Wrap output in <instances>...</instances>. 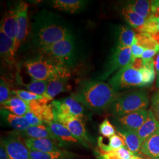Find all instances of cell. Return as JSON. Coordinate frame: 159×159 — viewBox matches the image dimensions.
Masks as SVG:
<instances>
[{"label": "cell", "instance_id": "1", "mask_svg": "<svg viewBox=\"0 0 159 159\" xmlns=\"http://www.w3.org/2000/svg\"><path fill=\"white\" fill-rule=\"evenodd\" d=\"M119 93L104 82H82L71 96L83 106L97 113L107 110Z\"/></svg>", "mask_w": 159, "mask_h": 159}, {"label": "cell", "instance_id": "2", "mask_svg": "<svg viewBox=\"0 0 159 159\" xmlns=\"http://www.w3.org/2000/svg\"><path fill=\"white\" fill-rule=\"evenodd\" d=\"M33 27V40L40 51L72 36L64 23L50 13L45 12L37 17Z\"/></svg>", "mask_w": 159, "mask_h": 159}, {"label": "cell", "instance_id": "3", "mask_svg": "<svg viewBox=\"0 0 159 159\" xmlns=\"http://www.w3.org/2000/svg\"><path fill=\"white\" fill-rule=\"evenodd\" d=\"M148 105L149 98L146 91H132L119 94L108 111L113 117H119L139 110H147Z\"/></svg>", "mask_w": 159, "mask_h": 159}, {"label": "cell", "instance_id": "4", "mask_svg": "<svg viewBox=\"0 0 159 159\" xmlns=\"http://www.w3.org/2000/svg\"><path fill=\"white\" fill-rule=\"evenodd\" d=\"M75 50V44L72 35L40 52L42 55L48 58L54 63L68 68V66L73 64Z\"/></svg>", "mask_w": 159, "mask_h": 159}, {"label": "cell", "instance_id": "5", "mask_svg": "<svg viewBox=\"0 0 159 159\" xmlns=\"http://www.w3.org/2000/svg\"><path fill=\"white\" fill-rule=\"evenodd\" d=\"M24 66L33 80H49L61 68L66 67L57 64L42 54L27 60Z\"/></svg>", "mask_w": 159, "mask_h": 159}, {"label": "cell", "instance_id": "6", "mask_svg": "<svg viewBox=\"0 0 159 159\" xmlns=\"http://www.w3.org/2000/svg\"><path fill=\"white\" fill-rule=\"evenodd\" d=\"M108 84L116 92L131 87H144L140 70L133 68L131 64L120 69L109 80Z\"/></svg>", "mask_w": 159, "mask_h": 159}, {"label": "cell", "instance_id": "7", "mask_svg": "<svg viewBox=\"0 0 159 159\" xmlns=\"http://www.w3.org/2000/svg\"><path fill=\"white\" fill-rule=\"evenodd\" d=\"M132 61L130 47L117 46L114 50L108 63L99 79L105 80L116 71L130 65Z\"/></svg>", "mask_w": 159, "mask_h": 159}, {"label": "cell", "instance_id": "8", "mask_svg": "<svg viewBox=\"0 0 159 159\" xmlns=\"http://www.w3.org/2000/svg\"><path fill=\"white\" fill-rule=\"evenodd\" d=\"M70 78L68 68H61L48 80L46 93L43 96L50 102L60 93L69 91L71 89L68 83Z\"/></svg>", "mask_w": 159, "mask_h": 159}, {"label": "cell", "instance_id": "9", "mask_svg": "<svg viewBox=\"0 0 159 159\" xmlns=\"http://www.w3.org/2000/svg\"><path fill=\"white\" fill-rule=\"evenodd\" d=\"M19 135L16 131L10 136L3 138L1 144L5 148L10 159H32L30 150L26 146L24 141L20 139Z\"/></svg>", "mask_w": 159, "mask_h": 159}, {"label": "cell", "instance_id": "10", "mask_svg": "<svg viewBox=\"0 0 159 159\" xmlns=\"http://www.w3.org/2000/svg\"><path fill=\"white\" fill-rule=\"evenodd\" d=\"M148 111L141 110L112 119L115 128H123L137 131L142 126L148 117Z\"/></svg>", "mask_w": 159, "mask_h": 159}, {"label": "cell", "instance_id": "11", "mask_svg": "<svg viewBox=\"0 0 159 159\" xmlns=\"http://www.w3.org/2000/svg\"><path fill=\"white\" fill-rule=\"evenodd\" d=\"M54 114H63L75 117H84L85 108L71 96L51 102Z\"/></svg>", "mask_w": 159, "mask_h": 159}, {"label": "cell", "instance_id": "12", "mask_svg": "<svg viewBox=\"0 0 159 159\" xmlns=\"http://www.w3.org/2000/svg\"><path fill=\"white\" fill-rule=\"evenodd\" d=\"M16 9L17 14V34L15 43V54L28 35L29 5L22 1L17 5Z\"/></svg>", "mask_w": 159, "mask_h": 159}, {"label": "cell", "instance_id": "13", "mask_svg": "<svg viewBox=\"0 0 159 159\" xmlns=\"http://www.w3.org/2000/svg\"><path fill=\"white\" fill-rule=\"evenodd\" d=\"M46 125L61 148L83 146V144L72 134L66 126L54 121L47 123Z\"/></svg>", "mask_w": 159, "mask_h": 159}, {"label": "cell", "instance_id": "14", "mask_svg": "<svg viewBox=\"0 0 159 159\" xmlns=\"http://www.w3.org/2000/svg\"><path fill=\"white\" fill-rule=\"evenodd\" d=\"M85 120L81 117H73L68 120L64 125L72 133L77 139H78L85 148L89 147V143L91 142V138L87 134L85 129Z\"/></svg>", "mask_w": 159, "mask_h": 159}, {"label": "cell", "instance_id": "15", "mask_svg": "<svg viewBox=\"0 0 159 159\" xmlns=\"http://www.w3.org/2000/svg\"><path fill=\"white\" fill-rule=\"evenodd\" d=\"M24 141L31 150L48 153L61 149L59 143L51 139H26Z\"/></svg>", "mask_w": 159, "mask_h": 159}, {"label": "cell", "instance_id": "16", "mask_svg": "<svg viewBox=\"0 0 159 159\" xmlns=\"http://www.w3.org/2000/svg\"><path fill=\"white\" fill-rule=\"evenodd\" d=\"M120 136L121 137L125 143V146L131 153L135 156H139L142 143L138 136L137 132L123 128H116Z\"/></svg>", "mask_w": 159, "mask_h": 159}, {"label": "cell", "instance_id": "17", "mask_svg": "<svg viewBox=\"0 0 159 159\" xmlns=\"http://www.w3.org/2000/svg\"><path fill=\"white\" fill-rule=\"evenodd\" d=\"M1 30L16 43L17 34V14L16 9L6 12L1 24Z\"/></svg>", "mask_w": 159, "mask_h": 159}, {"label": "cell", "instance_id": "18", "mask_svg": "<svg viewBox=\"0 0 159 159\" xmlns=\"http://www.w3.org/2000/svg\"><path fill=\"white\" fill-rule=\"evenodd\" d=\"M159 129V122L151 109H149L148 117L142 126L137 131L141 142H145Z\"/></svg>", "mask_w": 159, "mask_h": 159}, {"label": "cell", "instance_id": "19", "mask_svg": "<svg viewBox=\"0 0 159 159\" xmlns=\"http://www.w3.org/2000/svg\"><path fill=\"white\" fill-rule=\"evenodd\" d=\"M0 31L1 57L6 63L12 65L14 63L15 43L2 30Z\"/></svg>", "mask_w": 159, "mask_h": 159}, {"label": "cell", "instance_id": "20", "mask_svg": "<svg viewBox=\"0 0 159 159\" xmlns=\"http://www.w3.org/2000/svg\"><path fill=\"white\" fill-rule=\"evenodd\" d=\"M140 152L148 158L159 159V129L143 143Z\"/></svg>", "mask_w": 159, "mask_h": 159}, {"label": "cell", "instance_id": "21", "mask_svg": "<svg viewBox=\"0 0 159 159\" xmlns=\"http://www.w3.org/2000/svg\"><path fill=\"white\" fill-rule=\"evenodd\" d=\"M20 136L26 139H51L56 140L47 125L30 126L23 131H16Z\"/></svg>", "mask_w": 159, "mask_h": 159}, {"label": "cell", "instance_id": "22", "mask_svg": "<svg viewBox=\"0 0 159 159\" xmlns=\"http://www.w3.org/2000/svg\"><path fill=\"white\" fill-rule=\"evenodd\" d=\"M86 2L87 1L82 0H54L51 1L53 8L71 14L82 10Z\"/></svg>", "mask_w": 159, "mask_h": 159}, {"label": "cell", "instance_id": "23", "mask_svg": "<svg viewBox=\"0 0 159 159\" xmlns=\"http://www.w3.org/2000/svg\"><path fill=\"white\" fill-rule=\"evenodd\" d=\"M1 106L7 111L20 116H24L29 111L28 103L17 96L12 97Z\"/></svg>", "mask_w": 159, "mask_h": 159}, {"label": "cell", "instance_id": "24", "mask_svg": "<svg viewBox=\"0 0 159 159\" xmlns=\"http://www.w3.org/2000/svg\"><path fill=\"white\" fill-rule=\"evenodd\" d=\"M30 153L32 159H75L79 157L77 154L64 149L48 153L30 150Z\"/></svg>", "mask_w": 159, "mask_h": 159}, {"label": "cell", "instance_id": "25", "mask_svg": "<svg viewBox=\"0 0 159 159\" xmlns=\"http://www.w3.org/2000/svg\"><path fill=\"white\" fill-rule=\"evenodd\" d=\"M128 6L146 20L154 17L152 1L137 0L128 4Z\"/></svg>", "mask_w": 159, "mask_h": 159}, {"label": "cell", "instance_id": "26", "mask_svg": "<svg viewBox=\"0 0 159 159\" xmlns=\"http://www.w3.org/2000/svg\"><path fill=\"white\" fill-rule=\"evenodd\" d=\"M136 33L129 27L122 25L119 30V44L120 47H131L134 44H136Z\"/></svg>", "mask_w": 159, "mask_h": 159}, {"label": "cell", "instance_id": "27", "mask_svg": "<svg viewBox=\"0 0 159 159\" xmlns=\"http://www.w3.org/2000/svg\"><path fill=\"white\" fill-rule=\"evenodd\" d=\"M123 15L126 21L131 27L137 29L142 27L146 22V20L134 11L129 6L123 9Z\"/></svg>", "mask_w": 159, "mask_h": 159}, {"label": "cell", "instance_id": "28", "mask_svg": "<svg viewBox=\"0 0 159 159\" xmlns=\"http://www.w3.org/2000/svg\"><path fill=\"white\" fill-rule=\"evenodd\" d=\"M4 116L8 123L17 131L25 130L30 126H31L24 116L15 115L7 111Z\"/></svg>", "mask_w": 159, "mask_h": 159}, {"label": "cell", "instance_id": "29", "mask_svg": "<svg viewBox=\"0 0 159 159\" xmlns=\"http://www.w3.org/2000/svg\"><path fill=\"white\" fill-rule=\"evenodd\" d=\"M136 38L137 45L142 47L144 49L154 50L159 52V44L150 34L146 33H138Z\"/></svg>", "mask_w": 159, "mask_h": 159}, {"label": "cell", "instance_id": "30", "mask_svg": "<svg viewBox=\"0 0 159 159\" xmlns=\"http://www.w3.org/2000/svg\"><path fill=\"white\" fill-rule=\"evenodd\" d=\"M48 80H33L31 83L24 84L29 91L39 96H43L46 93Z\"/></svg>", "mask_w": 159, "mask_h": 159}, {"label": "cell", "instance_id": "31", "mask_svg": "<svg viewBox=\"0 0 159 159\" xmlns=\"http://www.w3.org/2000/svg\"><path fill=\"white\" fill-rule=\"evenodd\" d=\"M139 33H146L153 34L159 31V25L156 18L152 17L146 20V22L142 27L136 29Z\"/></svg>", "mask_w": 159, "mask_h": 159}, {"label": "cell", "instance_id": "32", "mask_svg": "<svg viewBox=\"0 0 159 159\" xmlns=\"http://www.w3.org/2000/svg\"><path fill=\"white\" fill-rule=\"evenodd\" d=\"M12 93L27 102H31L33 101H38L44 98L43 96H39L30 91L24 90H13Z\"/></svg>", "mask_w": 159, "mask_h": 159}, {"label": "cell", "instance_id": "33", "mask_svg": "<svg viewBox=\"0 0 159 159\" xmlns=\"http://www.w3.org/2000/svg\"><path fill=\"white\" fill-rule=\"evenodd\" d=\"M99 131L102 136L107 137L108 139L116 134L115 127L107 118L104 120L99 125Z\"/></svg>", "mask_w": 159, "mask_h": 159}, {"label": "cell", "instance_id": "34", "mask_svg": "<svg viewBox=\"0 0 159 159\" xmlns=\"http://www.w3.org/2000/svg\"><path fill=\"white\" fill-rule=\"evenodd\" d=\"M11 91L9 84L3 78L0 80V102L1 105L11 98Z\"/></svg>", "mask_w": 159, "mask_h": 159}, {"label": "cell", "instance_id": "35", "mask_svg": "<svg viewBox=\"0 0 159 159\" xmlns=\"http://www.w3.org/2000/svg\"><path fill=\"white\" fill-rule=\"evenodd\" d=\"M142 73L144 87H149L153 84L155 79V70L144 67L140 70Z\"/></svg>", "mask_w": 159, "mask_h": 159}, {"label": "cell", "instance_id": "36", "mask_svg": "<svg viewBox=\"0 0 159 159\" xmlns=\"http://www.w3.org/2000/svg\"><path fill=\"white\" fill-rule=\"evenodd\" d=\"M107 145L111 148V151L116 150L122 147H126L124 139L117 134H115L113 136L109 138Z\"/></svg>", "mask_w": 159, "mask_h": 159}, {"label": "cell", "instance_id": "37", "mask_svg": "<svg viewBox=\"0 0 159 159\" xmlns=\"http://www.w3.org/2000/svg\"><path fill=\"white\" fill-rule=\"evenodd\" d=\"M24 117L28 121L31 126L43 125L44 123L43 120L39 116L29 110L27 113L24 116Z\"/></svg>", "mask_w": 159, "mask_h": 159}, {"label": "cell", "instance_id": "38", "mask_svg": "<svg viewBox=\"0 0 159 159\" xmlns=\"http://www.w3.org/2000/svg\"><path fill=\"white\" fill-rule=\"evenodd\" d=\"M159 122V90L154 93L151 99V108Z\"/></svg>", "mask_w": 159, "mask_h": 159}, {"label": "cell", "instance_id": "39", "mask_svg": "<svg viewBox=\"0 0 159 159\" xmlns=\"http://www.w3.org/2000/svg\"><path fill=\"white\" fill-rule=\"evenodd\" d=\"M110 152L119 159H131L133 156L126 147H122Z\"/></svg>", "mask_w": 159, "mask_h": 159}, {"label": "cell", "instance_id": "40", "mask_svg": "<svg viewBox=\"0 0 159 159\" xmlns=\"http://www.w3.org/2000/svg\"><path fill=\"white\" fill-rule=\"evenodd\" d=\"M131 57L132 60L137 58H142L143 53L145 49L142 47L134 44L133 46H131Z\"/></svg>", "mask_w": 159, "mask_h": 159}, {"label": "cell", "instance_id": "41", "mask_svg": "<svg viewBox=\"0 0 159 159\" xmlns=\"http://www.w3.org/2000/svg\"><path fill=\"white\" fill-rule=\"evenodd\" d=\"M130 64L133 68H135L138 70H140L141 69L144 67V60L142 58H137L133 60Z\"/></svg>", "mask_w": 159, "mask_h": 159}, {"label": "cell", "instance_id": "42", "mask_svg": "<svg viewBox=\"0 0 159 159\" xmlns=\"http://www.w3.org/2000/svg\"><path fill=\"white\" fill-rule=\"evenodd\" d=\"M157 53H158V52H157L156 50H154L145 49V50L143 53L142 58L144 60H148V59L153 58V57Z\"/></svg>", "mask_w": 159, "mask_h": 159}, {"label": "cell", "instance_id": "43", "mask_svg": "<svg viewBox=\"0 0 159 159\" xmlns=\"http://www.w3.org/2000/svg\"><path fill=\"white\" fill-rule=\"evenodd\" d=\"M0 159H10L6 152L5 148L1 144L0 146Z\"/></svg>", "mask_w": 159, "mask_h": 159}, {"label": "cell", "instance_id": "44", "mask_svg": "<svg viewBox=\"0 0 159 159\" xmlns=\"http://www.w3.org/2000/svg\"><path fill=\"white\" fill-rule=\"evenodd\" d=\"M153 60L155 72L158 74L159 73V52L157 54L156 57L153 58Z\"/></svg>", "mask_w": 159, "mask_h": 159}, {"label": "cell", "instance_id": "45", "mask_svg": "<svg viewBox=\"0 0 159 159\" xmlns=\"http://www.w3.org/2000/svg\"><path fill=\"white\" fill-rule=\"evenodd\" d=\"M152 6L154 17L159 18V6L156 5L154 1H152Z\"/></svg>", "mask_w": 159, "mask_h": 159}, {"label": "cell", "instance_id": "46", "mask_svg": "<svg viewBox=\"0 0 159 159\" xmlns=\"http://www.w3.org/2000/svg\"><path fill=\"white\" fill-rule=\"evenodd\" d=\"M150 35L153 37L154 40H155L159 44V31L154 33V34H151Z\"/></svg>", "mask_w": 159, "mask_h": 159}, {"label": "cell", "instance_id": "47", "mask_svg": "<svg viewBox=\"0 0 159 159\" xmlns=\"http://www.w3.org/2000/svg\"><path fill=\"white\" fill-rule=\"evenodd\" d=\"M156 87L159 89V73L157 75V81H156Z\"/></svg>", "mask_w": 159, "mask_h": 159}, {"label": "cell", "instance_id": "48", "mask_svg": "<svg viewBox=\"0 0 159 159\" xmlns=\"http://www.w3.org/2000/svg\"><path fill=\"white\" fill-rule=\"evenodd\" d=\"M143 159L142 157H140V156H135V155H133V157H132V159Z\"/></svg>", "mask_w": 159, "mask_h": 159}, {"label": "cell", "instance_id": "49", "mask_svg": "<svg viewBox=\"0 0 159 159\" xmlns=\"http://www.w3.org/2000/svg\"><path fill=\"white\" fill-rule=\"evenodd\" d=\"M154 1L155 4H156V5H158V6H159V1L157 0V1Z\"/></svg>", "mask_w": 159, "mask_h": 159}, {"label": "cell", "instance_id": "50", "mask_svg": "<svg viewBox=\"0 0 159 159\" xmlns=\"http://www.w3.org/2000/svg\"><path fill=\"white\" fill-rule=\"evenodd\" d=\"M156 20H157V23H158V25H159V18H156Z\"/></svg>", "mask_w": 159, "mask_h": 159}, {"label": "cell", "instance_id": "51", "mask_svg": "<svg viewBox=\"0 0 159 159\" xmlns=\"http://www.w3.org/2000/svg\"><path fill=\"white\" fill-rule=\"evenodd\" d=\"M150 159V158H148V159Z\"/></svg>", "mask_w": 159, "mask_h": 159}]
</instances>
